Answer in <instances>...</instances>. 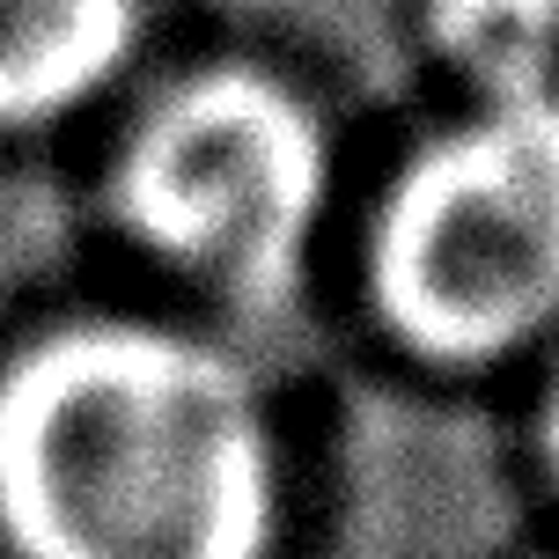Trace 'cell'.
I'll return each mask as SVG.
<instances>
[{
	"mask_svg": "<svg viewBox=\"0 0 559 559\" xmlns=\"http://www.w3.org/2000/svg\"><path fill=\"white\" fill-rule=\"evenodd\" d=\"M287 464L222 338L82 317L0 368V537L15 559H273Z\"/></svg>",
	"mask_w": 559,
	"mask_h": 559,
	"instance_id": "cell-1",
	"label": "cell"
},
{
	"mask_svg": "<svg viewBox=\"0 0 559 559\" xmlns=\"http://www.w3.org/2000/svg\"><path fill=\"white\" fill-rule=\"evenodd\" d=\"M376 309L427 361H501L559 324V88L478 96L376 214Z\"/></svg>",
	"mask_w": 559,
	"mask_h": 559,
	"instance_id": "cell-2",
	"label": "cell"
},
{
	"mask_svg": "<svg viewBox=\"0 0 559 559\" xmlns=\"http://www.w3.org/2000/svg\"><path fill=\"white\" fill-rule=\"evenodd\" d=\"M545 449H552V472H559V391H552V413H545Z\"/></svg>",
	"mask_w": 559,
	"mask_h": 559,
	"instance_id": "cell-6",
	"label": "cell"
},
{
	"mask_svg": "<svg viewBox=\"0 0 559 559\" xmlns=\"http://www.w3.org/2000/svg\"><path fill=\"white\" fill-rule=\"evenodd\" d=\"M427 29L478 96L559 88V0H427Z\"/></svg>",
	"mask_w": 559,
	"mask_h": 559,
	"instance_id": "cell-5",
	"label": "cell"
},
{
	"mask_svg": "<svg viewBox=\"0 0 559 559\" xmlns=\"http://www.w3.org/2000/svg\"><path fill=\"white\" fill-rule=\"evenodd\" d=\"M147 37V0H0V126L104 104Z\"/></svg>",
	"mask_w": 559,
	"mask_h": 559,
	"instance_id": "cell-4",
	"label": "cell"
},
{
	"mask_svg": "<svg viewBox=\"0 0 559 559\" xmlns=\"http://www.w3.org/2000/svg\"><path fill=\"white\" fill-rule=\"evenodd\" d=\"M118 214L177 273L258 309L287 302L332 214V133L280 74H192L126 140Z\"/></svg>",
	"mask_w": 559,
	"mask_h": 559,
	"instance_id": "cell-3",
	"label": "cell"
}]
</instances>
